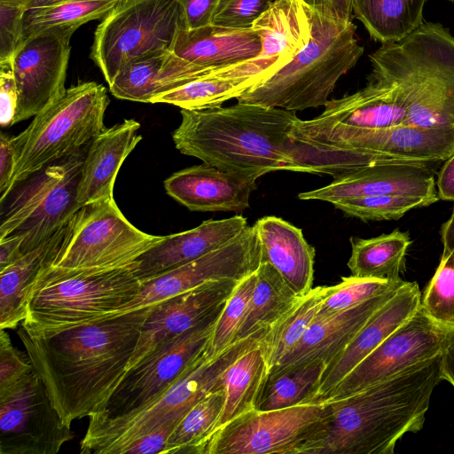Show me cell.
<instances>
[{
	"instance_id": "1",
	"label": "cell",
	"mask_w": 454,
	"mask_h": 454,
	"mask_svg": "<svg viewBox=\"0 0 454 454\" xmlns=\"http://www.w3.org/2000/svg\"><path fill=\"white\" fill-rule=\"evenodd\" d=\"M154 305L22 341L48 396L67 427L101 412L122 380Z\"/></svg>"
},
{
	"instance_id": "2",
	"label": "cell",
	"mask_w": 454,
	"mask_h": 454,
	"mask_svg": "<svg viewBox=\"0 0 454 454\" xmlns=\"http://www.w3.org/2000/svg\"><path fill=\"white\" fill-rule=\"evenodd\" d=\"M442 354L354 394L325 401L327 422L309 454H394L405 434L424 426L432 394L442 380Z\"/></svg>"
},
{
	"instance_id": "3",
	"label": "cell",
	"mask_w": 454,
	"mask_h": 454,
	"mask_svg": "<svg viewBox=\"0 0 454 454\" xmlns=\"http://www.w3.org/2000/svg\"><path fill=\"white\" fill-rule=\"evenodd\" d=\"M172 139L183 154L223 170L256 174L301 172L291 137L294 111L241 103L200 110L182 109Z\"/></svg>"
},
{
	"instance_id": "4",
	"label": "cell",
	"mask_w": 454,
	"mask_h": 454,
	"mask_svg": "<svg viewBox=\"0 0 454 454\" xmlns=\"http://www.w3.org/2000/svg\"><path fill=\"white\" fill-rule=\"evenodd\" d=\"M308 43L269 79L238 98V102L302 111L325 106L339 79L364 52L356 25L325 17L312 10Z\"/></svg>"
},
{
	"instance_id": "5",
	"label": "cell",
	"mask_w": 454,
	"mask_h": 454,
	"mask_svg": "<svg viewBox=\"0 0 454 454\" xmlns=\"http://www.w3.org/2000/svg\"><path fill=\"white\" fill-rule=\"evenodd\" d=\"M136 262L117 269L68 270L49 267L29 297L22 328L51 335L111 317L138 293Z\"/></svg>"
},
{
	"instance_id": "6",
	"label": "cell",
	"mask_w": 454,
	"mask_h": 454,
	"mask_svg": "<svg viewBox=\"0 0 454 454\" xmlns=\"http://www.w3.org/2000/svg\"><path fill=\"white\" fill-rule=\"evenodd\" d=\"M264 333L239 340L213 357L207 349L171 387L145 406L114 419L89 421L80 442V452L121 454L126 446L139 437L168 423L180 421L202 398L223 387V372L255 345Z\"/></svg>"
},
{
	"instance_id": "7",
	"label": "cell",
	"mask_w": 454,
	"mask_h": 454,
	"mask_svg": "<svg viewBox=\"0 0 454 454\" xmlns=\"http://www.w3.org/2000/svg\"><path fill=\"white\" fill-rule=\"evenodd\" d=\"M108 104L104 85L83 82L35 115L22 132L12 137L15 168L10 193L51 163L87 148L105 129Z\"/></svg>"
},
{
	"instance_id": "8",
	"label": "cell",
	"mask_w": 454,
	"mask_h": 454,
	"mask_svg": "<svg viewBox=\"0 0 454 454\" xmlns=\"http://www.w3.org/2000/svg\"><path fill=\"white\" fill-rule=\"evenodd\" d=\"M182 28L176 0H120L98 25L90 57L110 85L126 64L170 51Z\"/></svg>"
},
{
	"instance_id": "9",
	"label": "cell",
	"mask_w": 454,
	"mask_h": 454,
	"mask_svg": "<svg viewBox=\"0 0 454 454\" xmlns=\"http://www.w3.org/2000/svg\"><path fill=\"white\" fill-rule=\"evenodd\" d=\"M327 419L325 402L254 409L217 428L192 454H309Z\"/></svg>"
},
{
	"instance_id": "10",
	"label": "cell",
	"mask_w": 454,
	"mask_h": 454,
	"mask_svg": "<svg viewBox=\"0 0 454 454\" xmlns=\"http://www.w3.org/2000/svg\"><path fill=\"white\" fill-rule=\"evenodd\" d=\"M87 148L51 163L21 183L2 217L0 239L20 238L23 254L73 218L81 208L76 198Z\"/></svg>"
},
{
	"instance_id": "11",
	"label": "cell",
	"mask_w": 454,
	"mask_h": 454,
	"mask_svg": "<svg viewBox=\"0 0 454 454\" xmlns=\"http://www.w3.org/2000/svg\"><path fill=\"white\" fill-rule=\"evenodd\" d=\"M164 236L135 227L114 198L82 207L53 268L68 270H111L130 265Z\"/></svg>"
},
{
	"instance_id": "12",
	"label": "cell",
	"mask_w": 454,
	"mask_h": 454,
	"mask_svg": "<svg viewBox=\"0 0 454 454\" xmlns=\"http://www.w3.org/2000/svg\"><path fill=\"white\" fill-rule=\"evenodd\" d=\"M314 144L342 153L352 168L368 166L380 154L411 161L441 162L454 153V124L419 127L400 124L381 129H335L304 137Z\"/></svg>"
},
{
	"instance_id": "13",
	"label": "cell",
	"mask_w": 454,
	"mask_h": 454,
	"mask_svg": "<svg viewBox=\"0 0 454 454\" xmlns=\"http://www.w3.org/2000/svg\"><path fill=\"white\" fill-rule=\"evenodd\" d=\"M219 314L166 341L127 371L103 411L90 416L89 421L124 415L164 394L207 351Z\"/></svg>"
},
{
	"instance_id": "14",
	"label": "cell",
	"mask_w": 454,
	"mask_h": 454,
	"mask_svg": "<svg viewBox=\"0 0 454 454\" xmlns=\"http://www.w3.org/2000/svg\"><path fill=\"white\" fill-rule=\"evenodd\" d=\"M454 341V325L421 307L358 364L323 401L344 397L442 354Z\"/></svg>"
},
{
	"instance_id": "15",
	"label": "cell",
	"mask_w": 454,
	"mask_h": 454,
	"mask_svg": "<svg viewBox=\"0 0 454 454\" xmlns=\"http://www.w3.org/2000/svg\"><path fill=\"white\" fill-rule=\"evenodd\" d=\"M261 244L255 225L236 238L190 262L141 282L137 295L111 317L157 304L207 282L240 281L255 272L261 263Z\"/></svg>"
},
{
	"instance_id": "16",
	"label": "cell",
	"mask_w": 454,
	"mask_h": 454,
	"mask_svg": "<svg viewBox=\"0 0 454 454\" xmlns=\"http://www.w3.org/2000/svg\"><path fill=\"white\" fill-rule=\"evenodd\" d=\"M73 438L35 371L0 395V454H56Z\"/></svg>"
},
{
	"instance_id": "17",
	"label": "cell",
	"mask_w": 454,
	"mask_h": 454,
	"mask_svg": "<svg viewBox=\"0 0 454 454\" xmlns=\"http://www.w3.org/2000/svg\"><path fill=\"white\" fill-rule=\"evenodd\" d=\"M76 28H52L24 41L12 66L18 91L14 124L34 117L66 92L65 82Z\"/></svg>"
},
{
	"instance_id": "18",
	"label": "cell",
	"mask_w": 454,
	"mask_h": 454,
	"mask_svg": "<svg viewBox=\"0 0 454 454\" xmlns=\"http://www.w3.org/2000/svg\"><path fill=\"white\" fill-rule=\"evenodd\" d=\"M407 108L397 82L371 73L356 92L329 100L324 112L312 120H298L293 138L335 129H381L404 124Z\"/></svg>"
},
{
	"instance_id": "19",
	"label": "cell",
	"mask_w": 454,
	"mask_h": 454,
	"mask_svg": "<svg viewBox=\"0 0 454 454\" xmlns=\"http://www.w3.org/2000/svg\"><path fill=\"white\" fill-rule=\"evenodd\" d=\"M239 282H207L154 304L142 327L127 371L166 341L218 315Z\"/></svg>"
},
{
	"instance_id": "20",
	"label": "cell",
	"mask_w": 454,
	"mask_h": 454,
	"mask_svg": "<svg viewBox=\"0 0 454 454\" xmlns=\"http://www.w3.org/2000/svg\"><path fill=\"white\" fill-rule=\"evenodd\" d=\"M262 42L260 55L230 70L233 78L251 79L256 85L289 63L311 35L310 9L301 0H277L253 25Z\"/></svg>"
},
{
	"instance_id": "21",
	"label": "cell",
	"mask_w": 454,
	"mask_h": 454,
	"mask_svg": "<svg viewBox=\"0 0 454 454\" xmlns=\"http://www.w3.org/2000/svg\"><path fill=\"white\" fill-rule=\"evenodd\" d=\"M434 163L439 162L385 163L361 167L333 177L328 185L301 192L298 198L332 204L352 198L378 195L438 198L433 168Z\"/></svg>"
},
{
	"instance_id": "22",
	"label": "cell",
	"mask_w": 454,
	"mask_h": 454,
	"mask_svg": "<svg viewBox=\"0 0 454 454\" xmlns=\"http://www.w3.org/2000/svg\"><path fill=\"white\" fill-rule=\"evenodd\" d=\"M256 174L237 173L204 163L173 173L166 192L191 211L242 212L256 189Z\"/></svg>"
},
{
	"instance_id": "23",
	"label": "cell",
	"mask_w": 454,
	"mask_h": 454,
	"mask_svg": "<svg viewBox=\"0 0 454 454\" xmlns=\"http://www.w3.org/2000/svg\"><path fill=\"white\" fill-rule=\"evenodd\" d=\"M416 282H407L364 325L350 343L325 369L314 402L322 403L333 388L420 307Z\"/></svg>"
},
{
	"instance_id": "24",
	"label": "cell",
	"mask_w": 454,
	"mask_h": 454,
	"mask_svg": "<svg viewBox=\"0 0 454 454\" xmlns=\"http://www.w3.org/2000/svg\"><path fill=\"white\" fill-rule=\"evenodd\" d=\"M399 288L326 318H315L298 343L269 372L314 363H323L326 367Z\"/></svg>"
},
{
	"instance_id": "25",
	"label": "cell",
	"mask_w": 454,
	"mask_h": 454,
	"mask_svg": "<svg viewBox=\"0 0 454 454\" xmlns=\"http://www.w3.org/2000/svg\"><path fill=\"white\" fill-rule=\"evenodd\" d=\"M247 226V219L237 215L209 219L191 230L164 236L137 259V276L144 282L196 260L228 243Z\"/></svg>"
},
{
	"instance_id": "26",
	"label": "cell",
	"mask_w": 454,
	"mask_h": 454,
	"mask_svg": "<svg viewBox=\"0 0 454 454\" xmlns=\"http://www.w3.org/2000/svg\"><path fill=\"white\" fill-rule=\"evenodd\" d=\"M140 123L125 119L105 129L88 146L77 190L80 207L114 198V187L123 161L141 141Z\"/></svg>"
},
{
	"instance_id": "27",
	"label": "cell",
	"mask_w": 454,
	"mask_h": 454,
	"mask_svg": "<svg viewBox=\"0 0 454 454\" xmlns=\"http://www.w3.org/2000/svg\"><path fill=\"white\" fill-rule=\"evenodd\" d=\"M180 59L205 68L229 70L256 59L262 42L254 28H231L216 25L182 28L170 50Z\"/></svg>"
},
{
	"instance_id": "28",
	"label": "cell",
	"mask_w": 454,
	"mask_h": 454,
	"mask_svg": "<svg viewBox=\"0 0 454 454\" xmlns=\"http://www.w3.org/2000/svg\"><path fill=\"white\" fill-rule=\"evenodd\" d=\"M217 71L189 63L171 51H160L122 67L109 90L120 99L151 103L152 98L161 92Z\"/></svg>"
},
{
	"instance_id": "29",
	"label": "cell",
	"mask_w": 454,
	"mask_h": 454,
	"mask_svg": "<svg viewBox=\"0 0 454 454\" xmlns=\"http://www.w3.org/2000/svg\"><path fill=\"white\" fill-rule=\"evenodd\" d=\"M73 218L0 271V329H14L24 320L32 291L59 254L70 233Z\"/></svg>"
},
{
	"instance_id": "30",
	"label": "cell",
	"mask_w": 454,
	"mask_h": 454,
	"mask_svg": "<svg viewBox=\"0 0 454 454\" xmlns=\"http://www.w3.org/2000/svg\"><path fill=\"white\" fill-rule=\"evenodd\" d=\"M261 262H270L293 291L301 296L312 288L315 249L301 229L277 216H263L254 223Z\"/></svg>"
},
{
	"instance_id": "31",
	"label": "cell",
	"mask_w": 454,
	"mask_h": 454,
	"mask_svg": "<svg viewBox=\"0 0 454 454\" xmlns=\"http://www.w3.org/2000/svg\"><path fill=\"white\" fill-rule=\"evenodd\" d=\"M268 374L269 364L260 340L239 356L223 374L225 402L216 429L256 409Z\"/></svg>"
},
{
	"instance_id": "32",
	"label": "cell",
	"mask_w": 454,
	"mask_h": 454,
	"mask_svg": "<svg viewBox=\"0 0 454 454\" xmlns=\"http://www.w3.org/2000/svg\"><path fill=\"white\" fill-rule=\"evenodd\" d=\"M409 231L395 229L370 239L352 237L348 267L359 278L400 280L406 269V254L411 244Z\"/></svg>"
},
{
	"instance_id": "33",
	"label": "cell",
	"mask_w": 454,
	"mask_h": 454,
	"mask_svg": "<svg viewBox=\"0 0 454 454\" xmlns=\"http://www.w3.org/2000/svg\"><path fill=\"white\" fill-rule=\"evenodd\" d=\"M427 0H352V12L370 36L381 43L397 42L423 21Z\"/></svg>"
},
{
	"instance_id": "34",
	"label": "cell",
	"mask_w": 454,
	"mask_h": 454,
	"mask_svg": "<svg viewBox=\"0 0 454 454\" xmlns=\"http://www.w3.org/2000/svg\"><path fill=\"white\" fill-rule=\"evenodd\" d=\"M246 318L236 340L269 329L300 297L268 262H261Z\"/></svg>"
},
{
	"instance_id": "35",
	"label": "cell",
	"mask_w": 454,
	"mask_h": 454,
	"mask_svg": "<svg viewBox=\"0 0 454 454\" xmlns=\"http://www.w3.org/2000/svg\"><path fill=\"white\" fill-rule=\"evenodd\" d=\"M120 0H33L23 15L22 43L52 28H79L102 20Z\"/></svg>"
},
{
	"instance_id": "36",
	"label": "cell",
	"mask_w": 454,
	"mask_h": 454,
	"mask_svg": "<svg viewBox=\"0 0 454 454\" xmlns=\"http://www.w3.org/2000/svg\"><path fill=\"white\" fill-rule=\"evenodd\" d=\"M328 286L311 288L287 309L269 329L261 344L264 350L269 371L277 365L298 343L315 320L327 295Z\"/></svg>"
},
{
	"instance_id": "37",
	"label": "cell",
	"mask_w": 454,
	"mask_h": 454,
	"mask_svg": "<svg viewBox=\"0 0 454 454\" xmlns=\"http://www.w3.org/2000/svg\"><path fill=\"white\" fill-rule=\"evenodd\" d=\"M325 369V365L323 363H314L269 372L256 409L278 410L314 403Z\"/></svg>"
},
{
	"instance_id": "38",
	"label": "cell",
	"mask_w": 454,
	"mask_h": 454,
	"mask_svg": "<svg viewBox=\"0 0 454 454\" xmlns=\"http://www.w3.org/2000/svg\"><path fill=\"white\" fill-rule=\"evenodd\" d=\"M254 86L256 82L251 79L211 74L161 92L152 98L151 104H169L187 110L207 109L238 98Z\"/></svg>"
},
{
	"instance_id": "39",
	"label": "cell",
	"mask_w": 454,
	"mask_h": 454,
	"mask_svg": "<svg viewBox=\"0 0 454 454\" xmlns=\"http://www.w3.org/2000/svg\"><path fill=\"white\" fill-rule=\"evenodd\" d=\"M224 402L225 392L222 387L192 406L170 435L165 454H192L216 429Z\"/></svg>"
},
{
	"instance_id": "40",
	"label": "cell",
	"mask_w": 454,
	"mask_h": 454,
	"mask_svg": "<svg viewBox=\"0 0 454 454\" xmlns=\"http://www.w3.org/2000/svg\"><path fill=\"white\" fill-rule=\"evenodd\" d=\"M438 200L418 195H378L343 200L333 205L348 216L369 222L397 220L411 209L427 207Z\"/></svg>"
},
{
	"instance_id": "41",
	"label": "cell",
	"mask_w": 454,
	"mask_h": 454,
	"mask_svg": "<svg viewBox=\"0 0 454 454\" xmlns=\"http://www.w3.org/2000/svg\"><path fill=\"white\" fill-rule=\"evenodd\" d=\"M404 280H388L359 278L351 275L328 286L325 296L316 319H323L343 310L357 306L372 298L401 287Z\"/></svg>"
},
{
	"instance_id": "42",
	"label": "cell",
	"mask_w": 454,
	"mask_h": 454,
	"mask_svg": "<svg viewBox=\"0 0 454 454\" xmlns=\"http://www.w3.org/2000/svg\"><path fill=\"white\" fill-rule=\"evenodd\" d=\"M256 271L240 280L226 301L210 336L207 352L215 356L236 342L256 283Z\"/></svg>"
},
{
	"instance_id": "43",
	"label": "cell",
	"mask_w": 454,
	"mask_h": 454,
	"mask_svg": "<svg viewBox=\"0 0 454 454\" xmlns=\"http://www.w3.org/2000/svg\"><path fill=\"white\" fill-rule=\"evenodd\" d=\"M420 305L436 321L454 325V256L450 251L443 249Z\"/></svg>"
},
{
	"instance_id": "44",
	"label": "cell",
	"mask_w": 454,
	"mask_h": 454,
	"mask_svg": "<svg viewBox=\"0 0 454 454\" xmlns=\"http://www.w3.org/2000/svg\"><path fill=\"white\" fill-rule=\"evenodd\" d=\"M277 0H220L212 24L231 28H252Z\"/></svg>"
},
{
	"instance_id": "45",
	"label": "cell",
	"mask_w": 454,
	"mask_h": 454,
	"mask_svg": "<svg viewBox=\"0 0 454 454\" xmlns=\"http://www.w3.org/2000/svg\"><path fill=\"white\" fill-rule=\"evenodd\" d=\"M35 371L27 355L16 348L9 334L0 331V395L9 391Z\"/></svg>"
},
{
	"instance_id": "46",
	"label": "cell",
	"mask_w": 454,
	"mask_h": 454,
	"mask_svg": "<svg viewBox=\"0 0 454 454\" xmlns=\"http://www.w3.org/2000/svg\"><path fill=\"white\" fill-rule=\"evenodd\" d=\"M26 8L0 4V63H12L23 40Z\"/></svg>"
},
{
	"instance_id": "47",
	"label": "cell",
	"mask_w": 454,
	"mask_h": 454,
	"mask_svg": "<svg viewBox=\"0 0 454 454\" xmlns=\"http://www.w3.org/2000/svg\"><path fill=\"white\" fill-rule=\"evenodd\" d=\"M18 91L12 63H0V124L8 128L14 124Z\"/></svg>"
},
{
	"instance_id": "48",
	"label": "cell",
	"mask_w": 454,
	"mask_h": 454,
	"mask_svg": "<svg viewBox=\"0 0 454 454\" xmlns=\"http://www.w3.org/2000/svg\"><path fill=\"white\" fill-rule=\"evenodd\" d=\"M179 421L161 426L126 446L121 454H165L168 442Z\"/></svg>"
},
{
	"instance_id": "49",
	"label": "cell",
	"mask_w": 454,
	"mask_h": 454,
	"mask_svg": "<svg viewBox=\"0 0 454 454\" xmlns=\"http://www.w3.org/2000/svg\"><path fill=\"white\" fill-rule=\"evenodd\" d=\"M182 8L185 28L194 29L212 24L220 0H176Z\"/></svg>"
},
{
	"instance_id": "50",
	"label": "cell",
	"mask_w": 454,
	"mask_h": 454,
	"mask_svg": "<svg viewBox=\"0 0 454 454\" xmlns=\"http://www.w3.org/2000/svg\"><path fill=\"white\" fill-rule=\"evenodd\" d=\"M15 168L12 137L4 133L0 136V201L10 194V185Z\"/></svg>"
},
{
	"instance_id": "51",
	"label": "cell",
	"mask_w": 454,
	"mask_h": 454,
	"mask_svg": "<svg viewBox=\"0 0 454 454\" xmlns=\"http://www.w3.org/2000/svg\"><path fill=\"white\" fill-rule=\"evenodd\" d=\"M310 10L333 20L350 22L353 19L352 0H301Z\"/></svg>"
},
{
	"instance_id": "52",
	"label": "cell",
	"mask_w": 454,
	"mask_h": 454,
	"mask_svg": "<svg viewBox=\"0 0 454 454\" xmlns=\"http://www.w3.org/2000/svg\"><path fill=\"white\" fill-rule=\"evenodd\" d=\"M439 200L454 202V153L444 160L435 181Z\"/></svg>"
},
{
	"instance_id": "53",
	"label": "cell",
	"mask_w": 454,
	"mask_h": 454,
	"mask_svg": "<svg viewBox=\"0 0 454 454\" xmlns=\"http://www.w3.org/2000/svg\"><path fill=\"white\" fill-rule=\"evenodd\" d=\"M22 255L21 239L8 236L0 239V271L13 263Z\"/></svg>"
},
{
	"instance_id": "54",
	"label": "cell",
	"mask_w": 454,
	"mask_h": 454,
	"mask_svg": "<svg viewBox=\"0 0 454 454\" xmlns=\"http://www.w3.org/2000/svg\"><path fill=\"white\" fill-rule=\"evenodd\" d=\"M442 378L454 387V341L442 354Z\"/></svg>"
},
{
	"instance_id": "55",
	"label": "cell",
	"mask_w": 454,
	"mask_h": 454,
	"mask_svg": "<svg viewBox=\"0 0 454 454\" xmlns=\"http://www.w3.org/2000/svg\"><path fill=\"white\" fill-rule=\"evenodd\" d=\"M440 236L443 249L454 256V206L450 218L440 228Z\"/></svg>"
},
{
	"instance_id": "56",
	"label": "cell",
	"mask_w": 454,
	"mask_h": 454,
	"mask_svg": "<svg viewBox=\"0 0 454 454\" xmlns=\"http://www.w3.org/2000/svg\"><path fill=\"white\" fill-rule=\"evenodd\" d=\"M32 1L33 0H0V4L14 7H23L27 9Z\"/></svg>"
},
{
	"instance_id": "57",
	"label": "cell",
	"mask_w": 454,
	"mask_h": 454,
	"mask_svg": "<svg viewBox=\"0 0 454 454\" xmlns=\"http://www.w3.org/2000/svg\"><path fill=\"white\" fill-rule=\"evenodd\" d=\"M450 1H452V2H454V0H450Z\"/></svg>"
}]
</instances>
